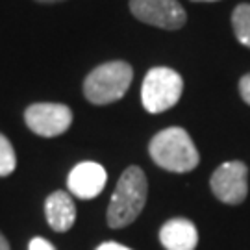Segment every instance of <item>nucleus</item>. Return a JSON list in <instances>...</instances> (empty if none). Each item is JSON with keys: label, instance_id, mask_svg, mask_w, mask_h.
<instances>
[{"label": "nucleus", "instance_id": "13", "mask_svg": "<svg viewBox=\"0 0 250 250\" xmlns=\"http://www.w3.org/2000/svg\"><path fill=\"white\" fill-rule=\"evenodd\" d=\"M239 93H241L243 100L250 106V72L245 74L241 80H239Z\"/></svg>", "mask_w": 250, "mask_h": 250}, {"label": "nucleus", "instance_id": "1", "mask_svg": "<svg viewBox=\"0 0 250 250\" xmlns=\"http://www.w3.org/2000/svg\"><path fill=\"white\" fill-rule=\"evenodd\" d=\"M148 195L146 176L139 167H128L121 174L117 188L107 206V224L111 228H125L143 211Z\"/></svg>", "mask_w": 250, "mask_h": 250}, {"label": "nucleus", "instance_id": "9", "mask_svg": "<svg viewBox=\"0 0 250 250\" xmlns=\"http://www.w3.org/2000/svg\"><path fill=\"white\" fill-rule=\"evenodd\" d=\"M160 241L165 250H195L198 245V230L189 219H170L161 226Z\"/></svg>", "mask_w": 250, "mask_h": 250}, {"label": "nucleus", "instance_id": "15", "mask_svg": "<svg viewBox=\"0 0 250 250\" xmlns=\"http://www.w3.org/2000/svg\"><path fill=\"white\" fill-rule=\"evenodd\" d=\"M97 250H132V249H128V247L121 245V243L106 241V243H102V245H99V247H97Z\"/></svg>", "mask_w": 250, "mask_h": 250}, {"label": "nucleus", "instance_id": "11", "mask_svg": "<svg viewBox=\"0 0 250 250\" xmlns=\"http://www.w3.org/2000/svg\"><path fill=\"white\" fill-rule=\"evenodd\" d=\"M232 28L237 41L250 48V4H239L232 13Z\"/></svg>", "mask_w": 250, "mask_h": 250}, {"label": "nucleus", "instance_id": "3", "mask_svg": "<svg viewBox=\"0 0 250 250\" xmlns=\"http://www.w3.org/2000/svg\"><path fill=\"white\" fill-rule=\"evenodd\" d=\"M134 78V69L126 62H107L87 74L83 95L91 104L104 106L123 99Z\"/></svg>", "mask_w": 250, "mask_h": 250}, {"label": "nucleus", "instance_id": "14", "mask_svg": "<svg viewBox=\"0 0 250 250\" xmlns=\"http://www.w3.org/2000/svg\"><path fill=\"white\" fill-rule=\"evenodd\" d=\"M28 250H56L52 243H48L43 237H34L30 245H28Z\"/></svg>", "mask_w": 250, "mask_h": 250}, {"label": "nucleus", "instance_id": "7", "mask_svg": "<svg viewBox=\"0 0 250 250\" xmlns=\"http://www.w3.org/2000/svg\"><path fill=\"white\" fill-rule=\"evenodd\" d=\"M249 169L243 161H226L211 174L213 195L224 204H241L249 195Z\"/></svg>", "mask_w": 250, "mask_h": 250}, {"label": "nucleus", "instance_id": "16", "mask_svg": "<svg viewBox=\"0 0 250 250\" xmlns=\"http://www.w3.org/2000/svg\"><path fill=\"white\" fill-rule=\"evenodd\" d=\"M0 250H9V243L6 241V237L0 233Z\"/></svg>", "mask_w": 250, "mask_h": 250}, {"label": "nucleus", "instance_id": "4", "mask_svg": "<svg viewBox=\"0 0 250 250\" xmlns=\"http://www.w3.org/2000/svg\"><path fill=\"white\" fill-rule=\"evenodd\" d=\"M184 93V80L169 67H154L146 72L141 85V102L148 113L167 111Z\"/></svg>", "mask_w": 250, "mask_h": 250}, {"label": "nucleus", "instance_id": "12", "mask_svg": "<svg viewBox=\"0 0 250 250\" xmlns=\"http://www.w3.org/2000/svg\"><path fill=\"white\" fill-rule=\"evenodd\" d=\"M17 167L15 150L4 134H0V176H8Z\"/></svg>", "mask_w": 250, "mask_h": 250}, {"label": "nucleus", "instance_id": "6", "mask_svg": "<svg viewBox=\"0 0 250 250\" xmlns=\"http://www.w3.org/2000/svg\"><path fill=\"white\" fill-rule=\"evenodd\" d=\"M130 11L145 24L163 30H178L188 21L178 0H130Z\"/></svg>", "mask_w": 250, "mask_h": 250}, {"label": "nucleus", "instance_id": "2", "mask_svg": "<svg viewBox=\"0 0 250 250\" xmlns=\"http://www.w3.org/2000/svg\"><path fill=\"white\" fill-rule=\"evenodd\" d=\"M148 152L158 167L170 172H189L200 161L193 139L180 126H170L154 135Z\"/></svg>", "mask_w": 250, "mask_h": 250}, {"label": "nucleus", "instance_id": "10", "mask_svg": "<svg viewBox=\"0 0 250 250\" xmlns=\"http://www.w3.org/2000/svg\"><path fill=\"white\" fill-rule=\"evenodd\" d=\"M45 213L54 232H67L76 221V206L69 193L56 191L46 198Z\"/></svg>", "mask_w": 250, "mask_h": 250}, {"label": "nucleus", "instance_id": "18", "mask_svg": "<svg viewBox=\"0 0 250 250\" xmlns=\"http://www.w3.org/2000/svg\"><path fill=\"white\" fill-rule=\"evenodd\" d=\"M193 2H217V0H193Z\"/></svg>", "mask_w": 250, "mask_h": 250}, {"label": "nucleus", "instance_id": "17", "mask_svg": "<svg viewBox=\"0 0 250 250\" xmlns=\"http://www.w3.org/2000/svg\"><path fill=\"white\" fill-rule=\"evenodd\" d=\"M37 2H43V4H52V2H60V0H37Z\"/></svg>", "mask_w": 250, "mask_h": 250}, {"label": "nucleus", "instance_id": "5", "mask_svg": "<svg viewBox=\"0 0 250 250\" xmlns=\"http://www.w3.org/2000/svg\"><path fill=\"white\" fill-rule=\"evenodd\" d=\"M24 121L34 134L41 137H58L69 130L72 123V111L65 104L39 102L26 107Z\"/></svg>", "mask_w": 250, "mask_h": 250}, {"label": "nucleus", "instance_id": "8", "mask_svg": "<svg viewBox=\"0 0 250 250\" xmlns=\"http://www.w3.org/2000/svg\"><path fill=\"white\" fill-rule=\"evenodd\" d=\"M106 182L107 174L102 165L95 161H83L69 172L67 186L74 197L89 200V198L99 197L102 189L106 188Z\"/></svg>", "mask_w": 250, "mask_h": 250}]
</instances>
